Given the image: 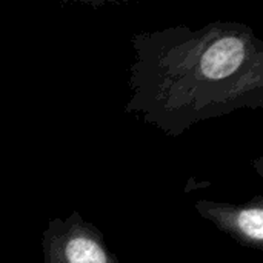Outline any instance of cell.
<instances>
[{
    "label": "cell",
    "instance_id": "6da1fadb",
    "mask_svg": "<svg viewBox=\"0 0 263 263\" xmlns=\"http://www.w3.org/2000/svg\"><path fill=\"white\" fill-rule=\"evenodd\" d=\"M125 112L180 137L240 109L263 108V40L250 25L211 22L131 37Z\"/></svg>",
    "mask_w": 263,
    "mask_h": 263
},
{
    "label": "cell",
    "instance_id": "7a4b0ae2",
    "mask_svg": "<svg viewBox=\"0 0 263 263\" xmlns=\"http://www.w3.org/2000/svg\"><path fill=\"white\" fill-rule=\"evenodd\" d=\"M43 263H120L103 234L79 211L51 217L42 233Z\"/></svg>",
    "mask_w": 263,
    "mask_h": 263
},
{
    "label": "cell",
    "instance_id": "3957f363",
    "mask_svg": "<svg viewBox=\"0 0 263 263\" xmlns=\"http://www.w3.org/2000/svg\"><path fill=\"white\" fill-rule=\"evenodd\" d=\"M194 208L239 245L256 251L263 250V196L259 194L240 205L197 200Z\"/></svg>",
    "mask_w": 263,
    "mask_h": 263
}]
</instances>
